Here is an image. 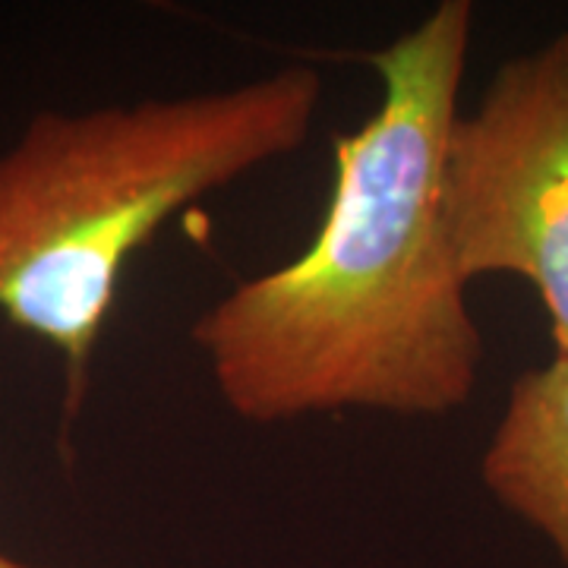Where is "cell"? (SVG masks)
<instances>
[{
    "label": "cell",
    "mask_w": 568,
    "mask_h": 568,
    "mask_svg": "<svg viewBox=\"0 0 568 568\" xmlns=\"http://www.w3.org/2000/svg\"><path fill=\"white\" fill-rule=\"evenodd\" d=\"M474 17L470 0H443L369 54L379 104L335 136L320 231L301 256L237 282L190 328L237 420L446 417L474 398L484 332L443 203Z\"/></svg>",
    "instance_id": "obj_1"
},
{
    "label": "cell",
    "mask_w": 568,
    "mask_h": 568,
    "mask_svg": "<svg viewBox=\"0 0 568 568\" xmlns=\"http://www.w3.org/2000/svg\"><path fill=\"white\" fill-rule=\"evenodd\" d=\"M323 73L287 63L174 99L36 111L0 152V316L63 364L61 448L130 260L181 209L297 152Z\"/></svg>",
    "instance_id": "obj_2"
},
{
    "label": "cell",
    "mask_w": 568,
    "mask_h": 568,
    "mask_svg": "<svg viewBox=\"0 0 568 568\" xmlns=\"http://www.w3.org/2000/svg\"><path fill=\"white\" fill-rule=\"evenodd\" d=\"M443 203L467 282H528L568 357V29L508 58L458 114Z\"/></svg>",
    "instance_id": "obj_3"
},
{
    "label": "cell",
    "mask_w": 568,
    "mask_h": 568,
    "mask_svg": "<svg viewBox=\"0 0 568 568\" xmlns=\"http://www.w3.org/2000/svg\"><path fill=\"white\" fill-rule=\"evenodd\" d=\"M480 480L568 568V357L552 354L515 376L480 455Z\"/></svg>",
    "instance_id": "obj_4"
},
{
    "label": "cell",
    "mask_w": 568,
    "mask_h": 568,
    "mask_svg": "<svg viewBox=\"0 0 568 568\" xmlns=\"http://www.w3.org/2000/svg\"><path fill=\"white\" fill-rule=\"evenodd\" d=\"M0 568H51V566H32V562H22L17 556H10V552H3L0 549Z\"/></svg>",
    "instance_id": "obj_5"
}]
</instances>
